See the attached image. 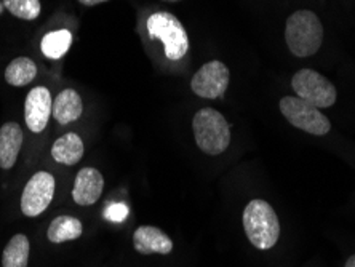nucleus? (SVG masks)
Wrapping results in <instances>:
<instances>
[{
    "label": "nucleus",
    "mask_w": 355,
    "mask_h": 267,
    "mask_svg": "<svg viewBox=\"0 0 355 267\" xmlns=\"http://www.w3.org/2000/svg\"><path fill=\"white\" fill-rule=\"evenodd\" d=\"M279 106L285 119L302 132L315 136H323L330 132V120L320 112V109L311 106L304 99L297 96H285L280 99Z\"/></svg>",
    "instance_id": "obj_6"
},
{
    "label": "nucleus",
    "mask_w": 355,
    "mask_h": 267,
    "mask_svg": "<svg viewBox=\"0 0 355 267\" xmlns=\"http://www.w3.org/2000/svg\"><path fill=\"white\" fill-rule=\"evenodd\" d=\"M24 135L18 123L8 122L0 128V169L12 170L17 164Z\"/></svg>",
    "instance_id": "obj_12"
},
{
    "label": "nucleus",
    "mask_w": 355,
    "mask_h": 267,
    "mask_svg": "<svg viewBox=\"0 0 355 267\" xmlns=\"http://www.w3.org/2000/svg\"><path fill=\"white\" fill-rule=\"evenodd\" d=\"M245 234L254 248L269 250L280 237V223L274 208L266 200L254 198L243 212Z\"/></svg>",
    "instance_id": "obj_2"
},
{
    "label": "nucleus",
    "mask_w": 355,
    "mask_h": 267,
    "mask_svg": "<svg viewBox=\"0 0 355 267\" xmlns=\"http://www.w3.org/2000/svg\"><path fill=\"white\" fill-rule=\"evenodd\" d=\"M285 40L288 50L297 58L315 55L323 42V26L311 10H297L286 19Z\"/></svg>",
    "instance_id": "obj_1"
},
{
    "label": "nucleus",
    "mask_w": 355,
    "mask_h": 267,
    "mask_svg": "<svg viewBox=\"0 0 355 267\" xmlns=\"http://www.w3.org/2000/svg\"><path fill=\"white\" fill-rule=\"evenodd\" d=\"M79 2L82 5H85V7H95V5L104 3V2H107V0H79Z\"/></svg>",
    "instance_id": "obj_20"
},
{
    "label": "nucleus",
    "mask_w": 355,
    "mask_h": 267,
    "mask_svg": "<svg viewBox=\"0 0 355 267\" xmlns=\"http://www.w3.org/2000/svg\"><path fill=\"white\" fill-rule=\"evenodd\" d=\"M104 189V178L96 169H82L77 173L74 187H72V198L77 205L90 207L101 198Z\"/></svg>",
    "instance_id": "obj_10"
},
{
    "label": "nucleus",
    "mask_w": 355,
    "mask_h": 267,
    "mask_svg": "<svg viewBox=\"0 0 355 267\" xmlns=\"http://www.w3.org/2000/svg\"><path fill=\"white\" fill-rule=\"evenodd\" d=\"M53 99L45 87H35L28 93L24 103V122L33 133H42L49 123Z\"/></svg>",
    "instance_id": "obj_9"
},
{
    "label": "nucleus",
    "mask_w": 355,
    "mask_h": 267,
    "mask_svg": "<svg viewBox=\"0 0 355 267\" xmlns=\"http://www.w3.org/2000/svg\"><path fill=\"white\" fill-rule=\"evenodd\" d=\"M164 2H180V0H164Z\"/></svg>",
    "instance_id": "obj_22"
},
{
    "label": "nucleus",
    "mask_w": 355,
    "mask_h": 267,
    "mask_svg": "<svg viewBox=\"0 0 355 267\" xmlns=\"http://www.w3.org/2000/svg\"><path fill=\"white\" fill-rule=\"evenodd\" d=\"M0 12H2V5H0Z\"/></svg>",
    "instance_id": "obj_23"
},
{
    "label": "nucleus",
    "mask_w": 355,
    "mask_h": 267,
    "mask_svg": "<svg viewBox=\"0 0 355 267\" xmlns=\"http://www.w3.org/2000/svg\"><path fill=\"white\" fill-rule=\"evenodd\" d=\"M85 153V146L79 135L76 133H66L58 138L51 146V157L58 164L72 166L79 164Z\"/></svg>",
    "instance_id": "obj_14"
},
{
    "label": "nucleus",
    "mask_w": 355,
    "mask_h": 267,
    "mask_svg": "<svg viewBox=\"0 0 355 267\" xmlns=\"http://www.w3.org/2000/svg\"><path fill=\"white\" fill-rule=\"evenodd\" d=\"M83 112V103L79 93L72 88H66L62 90L53 101V109H51V115L55 120L61 125H67L71 122L80 119Z\"/></svg>",
    "instance_id": "obj_13"
},
{
    "label": "nucleus",
    "mask_w": 355,
    "mask_h": 267,
    "mask_svg": "<svg viewBox=\"0 0 355 267\" xmlns=\"http://www.w3.org/2000/svg\"><path fill=\"white\" fill-rule=\"evenodd\" d=\"M72 42V34L67 29H60L49 33L42 39L40 49L42 53L50 60H58V58L64 56L66 51L69 50Z\"/></svg>",
    "instance_id": "obj_18"
},
{
    "label": "nucleus",
    "mask_w": 355,
    "mask_h": 267,
    "mask_svg": "<svg viewBox=\"0 0 355 267\" xmlns=\"http://www.w3.org/2000/svg\"><path fill=\"white\" fill-rule=\"evenodd\" d=\"M55 178L49 171H37L31 176L21 196V212L35 218L50 207L55 196Z\"/></svg>",
    "instance_id": "obj_7"
},
{
    "label": "nucleus",
    "mask_w": 355,
    "mask_h": 267,
    "mask_svg": "<svg viewBox=\"0 0 355 267\" xmlns=\"http://www.w3.org/2000/svg\"><path fill=\"white\" fill-rule=\"evenodd\" d=\"M196 143L202 153L208 155H219L229 148L231 130L227 120L216 109L203 107L192 120Z\"/></svg>",
    "instance_id": "obj_3"
},
{
    "label": "nucleus",
    "mask_w": 355,
    "mask_h": 267,
    "mask_svg": "<svg viewBox=\"0 0 355 267\" xmlns=\"http://www.w3.org/2000/svg\"><path fill=\"white\" fill-rule=\"evenodd\" d=\"M29 239L24 234H17L10 239L2 255V267H28Z\"/></svg>",
    "instance_id": "obj_17"
},
{
    "label": "nucleus",
    "mask_w": 355,
    "mask_h": 267,
    "mask_svg": "<svg viewBox=\"0 0 355 267\" xmlns=\"http://www.w3.org/2000/svg\"><path fill=\"white\" fill-rule=\"evenodd\" d=\"M344 267H355V255L351 256V258L347 259V263H346V266H344Z\"/></svg>",
    "instance_id": "obj_21"
},
{
    "label": "nucleus",
    "mask_w": 355,
    "mask_h": 267,
    "mask_svg": "<svg viewBox=\"0 0 355 267\" xmlns=\"http://www.w3.org/2000/svg\"><path fill=\"white\" fill-rule=\"evenodd\" d=\"M297 98L304 99L317 109L331 107L336 103V88L327 77L312 69H301L291 78Z\"/></svg>",
    "instance_id": "obj_5"
},
{
    "label": "nucleus",
    "mask_w": 355,
    "mask_h": 267,
    "mask_svg": "<svg viewBox=\"0 0 355 267\" xmlns=\"http://www.w3.org/2000/svg\"><path fill=\"white\" fill-rule=\"evenodd\" d=\"M83 234V226L79 219L74 216L61 214L56 216L50 223V227L46 230V237L51 243H64L69 240H77Z\"/></svg>",
    "instance_id": "obj_15"
},
{
    "label": "nucleus",
    "mask_w": 355,
    "mask_h": 267,
    "mask_svg": "<svg viewBox=\"0 0 355 267\" xmlns=\"http://www.w3.org/2000/svg\"><path fill=\"white\" fill-rule=\"evenodd\" d=\"M133 247L139 255H170L173 251V242L159 227L141 226L133 234Z\"/></svg>",
    "instance_id": "obj_11"
},
{
    "label": "nucleus",
    "mask_w": 355,
    "mask_h": 267,
    "mask_svg": "<svg viewBox=\"0 0 355 267\" xmlns=\"http://www.w3.org/2000/svg\"><path fill=\"white\" fill-rule=\"evenodd\" d=\"M3 7L13 17L26 21H33L40 15V0H3Z\"/></svg>",
    "instance_id": "obj_19"
},
{
    "label": "nucleus",
    "mask_w": 355,
    "mask_h": 267,
    "mask_svg": "<svg viewBox=\"0 0 355 267\" xmlns=\"http://www.w3.org/2000/svg\"><path fill=\"white\" fill-rule=\"evenodd\" d=\"M37 77V66L31 58L19 56L5 69V80L12 87H26Z\"/></svg>",
    "instance_id": "obj_16"
},
{
    "label": "nucleus",
    "mask_w": 355,
    "mask_h": 267,
    "mask_svg": "<svg viewBox=\"0 0 355 267\" xmlns=\"http://www.w3.org/2000/svg\"><path fill=\"white\" fill-rule=\"evenodd\" d=\"M231 80L227 66L221 61H210L203 64L192 77L191 88L197 96L207 99L221 98Z\"/></svg>",
    "instance_id": "obj_8"
},
{
    "label": "nucleus",
    "mask_w": 355,
    "mask_h": 267,
    "mask_svg": "<svg viewBox=\"0 0 355 267\" xmlns=\"http://www.w3.org/2000/svg\"><path fill=\"white\" fill-rule=\"evenodd\" d=\"M148 33L150 37L162 40L165 55L171 61L181 60L189 50V37L184 26L175 15L166 12L154 13L148 19Z\"/></svg>",
    "instance_id": "obj_4"
}]
</instances>
